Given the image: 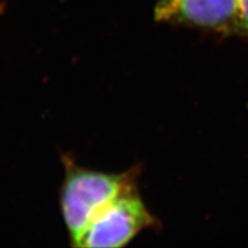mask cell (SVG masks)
<instances>
[{
	"instance_id": "1",
	"label": "cell",
	"mask_w": 248,
	"mask_h": 248,
	"mask_svg": "<svg viewBox=\"0 0 248 248\" xmlns=\"http://www.w3.org/2000/svg\"><path fill=\"white\" fill-rule=\"evenodd\" d=\"M64 181L61 188L60 206L71 241L77 247L92 218L115 198L137 186L138 171L107 173L82 168L69 157H64Z\"/></svg>"
},
{
	"instance_id": "2",
	"label": "cell",
	"mask_w": 248,
	"mask_h": 248,
	"mask_svg": "<svg viewBox=\"0 0 248 248\" xmlns=\"http://www.w3.org/2000/svg\"><path fill=\"white\" fill-rule=\"evenodd\" d=\"M156 224V218L150 213L139 194L138 186H133L93 217L77 248L126 246L140 232L155 228Z\"/></svg>"
},
{
	"instance_id": "3",
	"label": "cell",
	"mask_w": 248,
	"mask_h": 248,
	"mask_svg": "<svg viewBox=\"0 0 248 248\" xmlns=\"http://www.w3.org/2000/svg\"><path fill=\"white\" fill-rule=\"evenodd\" d=\"M154 17L159 22L235 36L238 5L237 0H157Z\"/></svg>"
},
{
	"instance_id": "4",
	"label": "cell",
	"mask_w": 248,
	"mask_h": 248,
	"mask_svg": "<svg viewBox=\"0 0 248 248\" xmlns=\"http://www.w3.org/2000/svg\"><path fill=\"white\" fill-rule=\"evenodd\" d=\"M238 26L235 36L248 38V0H237Z\"/></svg>"
}]
</instances>
